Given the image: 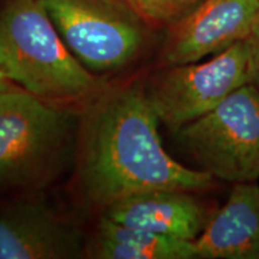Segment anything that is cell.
<instances>
[{
  "label": "cell",
  "instance_id": "cell-3",
  "mask_svg": "<svg viewBox=\"0 0 259 259\" xmlns=\"http://www.w3.org/2000/svg\"><path fill=\"white\" fill-rule=\"evenodd\" d=\"M79 114L18 88L0 95V190L52 183L74 155Z\"/></svg>",
  "mask_w": 259,
  "mask_h": 259
},
{
  "label": "cell",
  "instance_id": "cell-11",
  "mask_svg": "<svg viewBox=\"0 0 259 259\" xmlns=\"http://www.w3.org/2000/svg\"><path fill=\"white\" fill-rule=\"evenodd\" d=\"M84 255L94 259H192L194 241L145 232L101 216Z\"/></svg>",
  "mask_w": 259,
  "mask_h": 259
},
{
  "label": "cell",
  "instance_id": "cell-6",
  "mask_svg": "<svg viewBox=\"0 0 259 259\" xmlns=\"http://www.w3.org/2000/svg\"><path fill=\"white\" fill-rule=\"evenodd\" d=\"M71 53L89 71L109 72L141 53L144 32L135 17L103 0H41Z\"/></svg>",
  "mask_w": 259,
  "mask_h": 259
},
{
  "label": "cell",
  "instance_id": "cell-13",
  "mask_svg": "<svg viewBox=\"0 0 259 259\" xmlns=\"http://www.w3.org/2000/svg\"><path fill=\"white\" fill-rule=\"evenodd\" d=\"M247 44L250 50L251 83L259 88V23L247 38Z\"/></svg>",
  "mask_w": 259,
  "mask_h": 259
},
{
  "label": "cell",
  "instance_id": "cell-14",
  "mask_svg": "<svg viewBox=\"0 0 259 259\" xmlns=\"http://www.w3.org/2000/svg\"><path fill=\"white\" fill-rule=\"evenodd\" d=\"M18 88H21V87H18L17 84L12 82V80L10 79L2 70H0V95H3V94L5 93L12 92V90H16Z\"/></svg>",
  "mask_w": 259,
  "mask_h": 259
},
{
  "label": "cell",
  "instance_id": "cell-2",
  "mask_svg": "<svg viewBox=\"0 0 259 259\" xmlns=\"http://www.w3.org/2000/svg\"><path fill=\"white\" fill-rule=\"evenodd\" d=\"M0 70L45 101H90L99 79L67 48L41 0H10L0 12Z\"/></svg>",
  "mask_w": 259,
  "mask_h": 259
},
{
  "label": "cell",
  "instance_id": "cell-10",
  "mask_svg": "<svg viewBox=\"0 0 259 259\" xmlns=\"http://www.w3.org/2000/svg\"><path fill=\"white\" fill-rule=\"evenodd\" d=\"M197 258L259 259V185L236 183L194 240Z\"/></svg>",
  "mask_w": 259,
  "mask_h": 259
},
{
  "label": "cell",
  "instance_id": "cell-4",
  "mask_svg": "<svg viewBox=\"0 0 259 259\" xmlns=\"http://www.w3.org/2000/svg\"><path fill=\"white\" fill-rule=\"evenodd\" d=\"M178 143L213 179H259V88L247 83L174 132Z\"/></svg>",
  "mask_w": 259,
  "mask_h": 259
},
{
  "label": "cell",
  "instance_id": "cell-9",
  "mask_svg": "<svg viewBox=\"0 0 259 259\" xmlns=\"http://www.w3.org/2000/svg\"><path fill=\"white\" fill-rule=\"evenodd\" d=\"M102 216L145 232L194 241L212 215L191 191L153 190L111 204Z\"/></svg>",
  "mask_w": 259,
  "mask_h": 259
},
{
  "label": "cell",
  "instance_id": "cell-8",
  "mask_svg": "<svg viewBox=\"0 0 259 259\" xmlns=\"http://www.w3.org/2000/svg\"><path fill=\"white\" fill-rule=\"evenodd\" d=\"M85 245L72 223L38 202H18L0 212V259H72Z\"/></svg>",
  "mask_w": 259,
  "mask_h": 259
},
{
  "label": "cell",
  "instance_id": "cell-5",
  "mask_svg": "<svg viewBox=\"0 0 259 259\" xmlns=\"http://www.w3.org/2000/svg\"><path fill=\"white\" fill-rule=\"evenodd\" d=\"M247 83H251L250 50L244 40L205 63L163 66L149 78L144 90L158 121L174 134Z\"/></svg>",
  "mask_w": 259,
  "mask_h": 259
},
{
  "label": "cell",
  "instance_id": "cell-1",
  "mask_svg": "<svg viewBox=\"0 0 259 259\" xmlns=\"http://www.w3.org/2000/svg\"><path fill=\"white\" fill-rule=\"evenodd\" d=\"M158 124L141 84L103 89L87 102L73 155L76 184L87 203L103 210L145 191L211 189L210 174L169 156Z\"/></svg>",
  "mask_w": 259,
  "mask_h": 259
},
{
  "label": "cell",
  "instance_id": "cell-12",
  "mask_svg": "<svg viewBox=\"0 0 259 259\" xmlns=\"http://www.w3.org/2000/svg\"><path fill=\"white\" fill-rule=\"evenodd\" d=\"M139 18L150 23L173 25L202 0H124Z\"/></svg>",
  "mask_w": 259,
  "mask_h": 259
},
{
  "label": "cell",
  "instance_id": "cell-7",
  "mask_svg": "<svg viewBox=\"0 0 259 259\" xmlns=\"http://www.w3.org/2000/svg\"><path fill=\"white\" fill-rule=\"evenodd\" d=\"M259 23V0H202L170 25L163 66L194 63L247 40Z\"/></svg>",
  "mask_w": 259,
  "mask_h": 259
}]
</instances>
